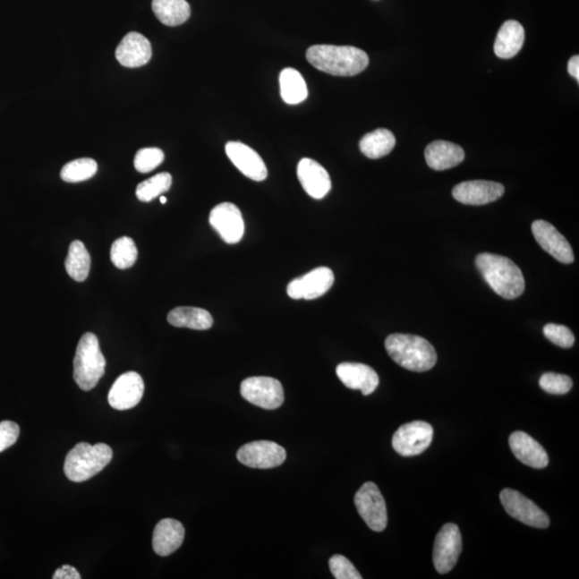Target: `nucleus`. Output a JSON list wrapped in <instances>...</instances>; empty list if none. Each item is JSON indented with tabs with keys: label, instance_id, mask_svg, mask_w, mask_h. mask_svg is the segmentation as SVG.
<instances>
[{
	"label": "nucleus",
	"instance_id": "f257e3e1",
	"mask_svg": "<svg viewBox=\"0 0 579 579\" xmlns=\"http://www.w3.org/2000/svg\"><path fill=\"white\" fill-rule=\"evenodd\" d=\"M306 57L313 67L336 77H353L370 64L367 53L355 47L312 46Z\"/></svg>",
	"mask_w": 579,
	"mask_h": 579
},
{
	"label": "nucleus",
	"instance_id": "f03ea898",
	"mask_svg": "<svg viewBox=\"0 0 579 579\" xmlns=\"http://www.w3.org/2000/svg\"><path fill=\"white\" fill-rule=\"evenodd\" d=\"M475 264L486 283L503 299H517L524 294L526 284L522 269L512 260L499 254L481 253Z\"/></svg>",
	"mask_w": 579,
	"mask_h": 579
},
{
	"label": "nucleus",
	"instance_id": "7ed1b4c3",
	"mask_svg": "<svg viewBox=\"0 0 579 579\" xmlns=\"http://www.w3.org/2000/svg\"><path fill=\"white\" fill-rule=\"evenodd\" d=\"M386 349L395 362L411 371H429L437 362L434 345L416 335H389Z\"/></svg>",
	"mask_w": 579,
	"mask_h": 579
},
{
	"label": "nucleus",
	"instance_id": "20e7f679",
	"mask_svg": "<svg viewBox=\"0 0 579 579\" xmlns=\"http://www.w3.org/2000/svg\"><path fill=\"white\" fill-rule=\"evenodd\" d=\"M113 458L112 448L105 443L81 442L68 453L64 471L70 481L75 483L88 481L101 473Z\"/></svg>",
	"mask_w": 579,
	"mask_h": 579
},
{
	"label": "nucleus",
	"instance_id": "39448f33",
	"mask_svg": "<svg viewBox=\"0 0 579 579\" xmlns=\"http://www.w3.org/2000/svg\"><path fill=\"white\" fill-rule=\"evenodd\" d=\"M73 366L74 380L82 391H90L104 377L106 362L99 340L93 333H86L80 339Z\"/></svg>",
	"mask_w": 579,
	"mask_h": 579
},
{
	"label": "nucleus",
	"instance_id": "423d86ee",
	"mask_svg": "<svg viewBox=\"0 0 579 579\" xmlns=\"http://www.w3.org/2000/svg\"><path fill=\"white\" fill-rule=\"evenodd\" d=\"M357 512L373 532H382L387 526L386 500L380 490L372 481H367L354 497Z\"/></svg>",
	"mask_w": 579,
	"mask_h": 579
},
{
	"label": "nucleus",
	"instance_id": "0eeeda50",
	"mask_svg": "<svg viewBox=\"0 0 579 579\" xmlns=\"http://www.w3.org/2000/svg\"><path fill=\"white\" fill-rule=\"evenodd\" d=\"M241 394L248 403L267 410L278 409L285 400L283 384L270 377L247 378L241 384Z\"/></svg>",
	"mask_w": 579,
	"mask_h": 579
},
{
	"label": "nucleus",
	"instance_id": "6e6552de",
	"mask_svg": "<svg viewBox=\"0 0 579 579\" xmlns=\"http://www.w3.org/2000/svg\"><path fill=\"white\" fill-rule=\"evenodd\" d=\"M432 438V426L423 421H415L399 427L393 436L392 445L402 456H416L430 447Z\"/></svg>",
	"mask_w": 579,
	"mask_h": 579
},
{
	"label": "nucleus",
	"instance_id": "1a4fd4ad",
	"mask_svg": "<svg viewBox=\"0 0 579 579\" xmlns=\"http://www.w3.org/2000/svg\"><path fill=\"white\" fill-rule=\"evenodd\" d=\"M500 500L508 515L527 526L546 529L549 526L548 514L521 492L510 489L500 492Z\"/></svg>",
	"mask_w": 579,
	"mask_h": 579
},
{
	"label": "nucleus",
	"instance_id": "9d476101",
	"mask_svg": "<svg viewBox=\"0 0 579 579\" xmlns=\"http://www.w3.org/2000/svg\"><path fill=\"white\" fill-rule=\"evenodd\" d=\"M463 549L461 532L456 524H446L438 532L434 546V565L438 573L447 575L456 566Z\"/></svg>",
	"mask_w": 579,
	"mask_h": 579
},
{
	"label": "nucleus",
	"instance_id": "9b49d317",
	"mask_svg": "<svg viewBox=\"0 0 579 579\" xmlns=\"http://www.w3.org/2000/svg\"><path fill=\"white\" fill-rule=\"evenodd\" d=\"M285 458L286 452L283 447L267 440L247 443L237 452L238 462L254 469L278 467Z\"/></svg>",
	"mask_w": 579,
	"mask_h": 579
},
{
	"label": "nucleus",
	"instance_id": "f8f14e48",
	"mask_svg": "<svg viewBox=\"0 0 579 579\" xmlns=\"http://www.w3.org/2000/svg\"><path fill=\"white\" fill-rule=\"evenodd\" d=\"M335 276L328 268L312 269L302 277L291 281L286 294L294 300H316L328 294L334 285Z\"/></svg>",
	"mask_w": 579,
	"mask_h": 579
},
{
	"label": "nucleus",
	"instance_id": "ddd939ff",
	"mask_svg": "<svg viewBox=\"0 0 579 579\" xmlns=\"http://www.w3.org/2000/svg\"><path fill=\"white\" fill-rule=\"evenodd\" d=\"M209 224L226 243H237L245 233V223L240 209L235 204H218L209 215Z\"/></svg>",
	"mask_w": 579,
	"mask_h": 579
},
{
	"label": "nucleus",
	"instance_id": "4468645a",
	"mask_svg": "<svg viewBox=\"0 0 579 579\" xmlns=\"http://www.w3.org/2000/svg\"><path fill=\"white\" fill-rule=\"evenodd\" d=\"M144 394V381L138 372L123 373L113 384L109 396L112 408L118 411L132 409L140 402Z\"/></svg>",
	"mask_w": 579,
	"mask_h": 579
},
{
	"label": "nucleus",
	"instance_id": "2eb2a0df",
	"mask_svg": "<svg viewBox=\"0 0 579 579\" xmlns=\"http://www.w3.org/2000/svg\"><path fill=\"white\" fill-rule=\"evenodd\" d=\"M532 229L539 245L550 256L564 264L575 261V253L570 243L553 225L545 220H535Z\"/></svg>",
	"mask_w": 579,
	"mask_h": 579
},
{
	"label": "nucleus",
	"instance_id": "dca6fc26",
	"mask_svg": "<svg viewBox=\"0 0 579 579\" xmlns=\"http://www.w3.org/2000/svg\"><path fill=\"white\" fill-rule=\"evenodd\" d=\"M505 193L502 183L490 181H469L453 189V197L465 205H485L499 200Z\"/></svg>",
	"mask_w": 579,
	"mask_h": 579
},
{
	"label": "nucleus",
	"instance_id": "f3484780",
	"mask_svg": "<svg viewBox=\"0 0 579 579\" xmlns=\"http://www.w3.org/2000/svg\"><path fill=\"white\" fill-rule=\"evenodd\" d=\"M226 153L232 164L246 177L256 182L267 180V166L257 151L249 148L248 145L241 142H229L226 145Z\"/></svg>",
	"mask_w": 579,
	"mask_h": 579
},
{
	"label": "nucleus",
	"instance_id": "a211bd4d",
	"mask_svg": "<svg viewBox=\"0 0 579 579\" xmlns=\"http://www.w3.org/2000/svg\"><path fill=\"white\" fill-rule=\"evenodd\" d=\"M153 51L148 38L139 32H129L119 43L115 56L119 64L127 68H139L150 61Z\"/></svg>",
	"mask_w": 579,
	"mask_h": 579
},
{
	"label": "nucleus",
	"instance_id": "6ab92c4d",
	"mask_svg": "<svg viewBox=\"0 0 579 579\" xmlns=\"http://www.w3.org/2000/svg\"><path fill=\"white\" fill-rule=\"evenodd\" d=\"M297 177L304 191L313 199L321 200L331 191L328 173L319 162L304 158L297 166Z\"/></svg>",
	"mask_w": 579,
	"mask_h": 579
},
{
	"label": "nucleus",
	"instance_id": "aec40b11",
	"mask_svg": "<svg viewBox=\"0 0 579 579\" xmlns=\"http://www.w3.org/2000/svg\"><path fill=\"white\" fill-rule=\"evenodd\" d=\"M339 380L351 389H360L362 395L376 391L379 382L378 373L371 367L360 362H342L336 368Z\"/></svg>",
	"mask_w": 579,
	"mask_h": 579
},
{
	"label": "nucleus",
	"instance_id": "412c9836",
	"mask_svg": "<svg viewBox=\"0 0 579 579\" xmlns=\"http://www.w3.org/2000/svg\"><path fill=\"white\" fill-rule=\"evenodd\" d=\"M508 443H510L511 450L519 462L534 469L548 467L549 462L548 453L537 440H534L526 432H513Z\"/></svg>",
	"mask_w": 579,
	"mask_h": 579
},
{
	"label": "nucleus",
	"instance_id": "4be33fe9",
	"mask_svg": "<svg viewBox=\"0 0 579 579\" xmlns=\"http://www.w3.org/2000/svg\"><path fill=\"white\" fill-rule=\"evenodd\" d=\"M185 539V528L175 519H162L154 530L153 549L157 555L170 556L181 548Z\"/></svg>",
	"mask_w": 579,
	"mask_h": 579
},
{
	"label": "nucleus",
	"instance_id": "5701e85b",
	"mask_svg": "<svg viewBox=\"0 0 579 579\" xmlns=\"http://www.w3.org/2000/svg\"><path fill=\"white\" fill-rule=\"evenodd\" d=\"M425 159L432 170L445 171L461 165L464 159V151L457 144L447 140H435L427 146Z\"/></svg>",
	"mask_w": 579,
	"mask_h": 579
},
{
	"label": "nucleus",
	"instance_id": "b1692460",
	"mask_svg": "<svg viewBox=\"0 0 579 579\" xmlns=\"http://www.w3.org/2000/svg\"><path fill=\"white\" fill-rule=\"evenodd\" d=\"M524 42V30L517 21H507L498 32L495 41V54L502 59L516 56Z\"/></svg>",
	"mask_w": 579,
	"mask_h": 579
},
{
	"label": "nucleus",
	"instance_id": "393cba45",
	"mask_svg": "<svg viewBox=\"0 0 579 579\" xmlns=\"http://www.w3.org/2000/svg\"><path fill=\"white\" fill-rule=\"evenodd\" d=\"M167 321L175 328L207 331L213 327L214 319L208 311L197 307H177L167 315Z\"/></svg>",
	"mask_w": 579,
	"mask_h": 579
},
{
	"label": "nucleus",
	"instance_id": "a878e982",
	"mask_svg": "<svg viewBox=\"0 0 579 579\" xmlns=\"http://www.w3.org/2000/svg\"><path fill=\"white\" fill-rule=\"evenodd\" d=\"M154 13L162 24L178 26L191 18V5L186 0H153Z\"/></svg>",
	"mask_w": 579,
	"mask_h": 579
},
{
	"label": "nucleus",
	"instance_id": "bb28decb",
	"mask_svg": "<svg viewBox=\"0 0 579 579\" xmlns=\"http://www.w3.org/2000/svg\"><path fill=\"white\" fill-rule=\"evenodd\" d=\"M280 95L285 104L299 105L308 97V89L302 75L294 68H285L279 77Z\"/></svg>",
	"mask_w": 579,
	"mask_h": 579
},
{
	"label": "nucleus",
	"instance_id": "cd10ccee",
	"mask_svg": "<svg viewBox=\"0 0 579 579\" xmlns=\"http://www.w3.org/2000/svg\"><path fill=\"white\" fill-rule=\"evenodd\" d=\"M396 145V139L387 129H377L362 138L360 149L368 158L379 159L388 155Z\"/></svg>",
	"mask_w": 579,
	"mask_h": 579
},
{
	"label": "nucleus",
	"instance_id": "c85d7f7f",
	"mask_svg": "<svg viewBox=\"0 0 579 579\" xmlns=\"http://www.w3.org/2000/svg\"><path fill=\"white\" fill-rule=\"evenodd\" d=\"M90 263V254L84 243L81 241L72 242L64 263L70 277L78 283H83L89 277Z\"/></svg>",
	"mask_w": 579,
	"mask_h": 579
},
{
	"label": "nucleus",
	"instance_id": "c756f323",
	"mask_svg": "<svg viewBox=\"0 0 579 579\" xmlns=\"http://www.w3.org/2000/svg\"><path fill=\"white\" fill-rule=\"evenodd\" d=\"M172 185V176L170 173H159L149 180L139 183L137 188V198L140 202H150L159 197L160 194L170 191Z\"/></svg>",
	"mask_w": 579,
	"mask_h": 579
},
{
	"label": "nucleus",
	"instance_id": "7c9ffc66",
	"mask_svg": "<svg viewBox=\"0 0 579 579\" xmlns=\"http://www.w3.org/2000/svg\"><path fill=\"white\" fill-rule=\"evenodd\" d=\"M138 259V249L132 238L123 236L113 243L111 260L119 269L133 267Z\"/></svg>",
	"mask_w": 579,
	"mask_h": 579
},
{
	"label": "nucleus",
	"instance_id": "2f4dec72",
	"mask_svg": "<svg viewBox=\"0 0 579 579\" xmlns=\"http://www.w3.org/2000/svg\"><path fill=\"white\" fill-rule=\"evenodd\" d=\"M97 171L98 165L94 159L82 158L69 162L63 167L61 177L66 183H80L90 180Z\"/></svg>",
	"mask_w": 579,
	"mask_h": 579
},
{
	"label": "nucleus",
	"instance_id": "473e14b6",
	"mask_svg": "<svg viewBox=\"0 0 579 579\" xmlns=\"http://www.w3.org/2000/svg\"><path fill=\"white\" fill-rule=\"evenodd\" d=\"M165 160V154L159 149H142L135 155V170L140 173H149L154 171Z\"/></svg>",
	"mask_w": 579,
	"mask_h": 579
},
{
	"label": "nucleus",
	"instance_id": "72a5a7b5",
	"mask_svg": "<svg viewBox=\"0 0 579 579\" xmlns=\"http://www.w3.org/2000/svg\"><path fill=\"white\" fill-rule=\"evenodd\" d=\"M540 387H542L546 393L565 395L571 391L573 381L569 376L560 375V373L548 372L544 373V375L541 377Z\"/></svg>",
	"mask_w": 579,
	"mask_h": 579
},
{
	"label": "nucleus",
	"instance_id": "f704fd0d",
	"mask_svg": "<svg viewBox=\"0 0 579 579\" xmlns=\"http://www.w3.org/2000/svg\"><path fill=\"white\" fill-rule=\"evenodd\" d=\"M543 333L549 342L558 345L560 348H571L575 343V337L571 332V329L569 328L560 326V324H546L543 328Z\"/></svg>",
	"mask_w": 579,
	"mask_h": 579
},
{
	"label": "nucleus",
	"instance_id": "c9c22d12",
	"mask_svg": "<svg viewBox=\"0 0 579 579\" xmlns=\"http://www.w3.org/2000/svg\"><path fill=\"white\" fill-rule=\"evenodd\" d=\"M329 570L336 579H362L359 571L352 562L342 555H335L329 559Z\"/></svg>",
	"mask_w": 579,
	"mask_h": 579
},
{
	"label": "nucleus",
	"instance_id": "e433bc0d",
	"mask_svg": "<svg viewBox=\"0 0 579 579\" xmlns=\"http://www.w3.org/2000/svg\"><path fill=\"white\" fill-rule=\"evenodd\" d=\"M20 436V427L14 421H3L0 423V453L13 447Z\"/></svg>",
	"mask_w": 579,
	"mask_h": 579
},
{
	"label": "nucleus",
	"instance_id": "4c0bfd02",
	"mask_svg": "<svg viewBox=\"0 0 579 579\" xmlns=\"http://www.w3.org/2000/svg\"><path fill=\"white\" fill-rule=\"evenodd\" d=\"M54 579H81L80 573L72 566H63L53 575Z\"/></svg>",
	"mask_w": 579,
	"mask_h": 579
},
{
	"label": "nucleus",
	"instance_id": "58836bf2",
	"mask_svg": "<svg viewBox=\"0 0 579 579\" xmlns=\"http://www.w3.org/2000/svg\"><path fill=\"white\" fill-rule=\"evenodd\" d=\"M567 70H569V73L573 78L579 81V57L577 55L570 59L569 64H567Z\"/></svg>",
	"mask_w": 579,
	"mask_h": 579
},
{
	"label": "nucleus",
	"instance_id": "ea45409f",
	"mask_svg": "<svg viewBox=\"0 0 579 579\" xmlns=\"http://www.w3.org/2000/svg\"><path fill=\"white\" fill-rule=\"evenodd\" d=\"M160 202L162 204H166V197H160Z\"/></svg>",
	"mask_w": 579,
	"mask_h": 579
}]
</instances>
